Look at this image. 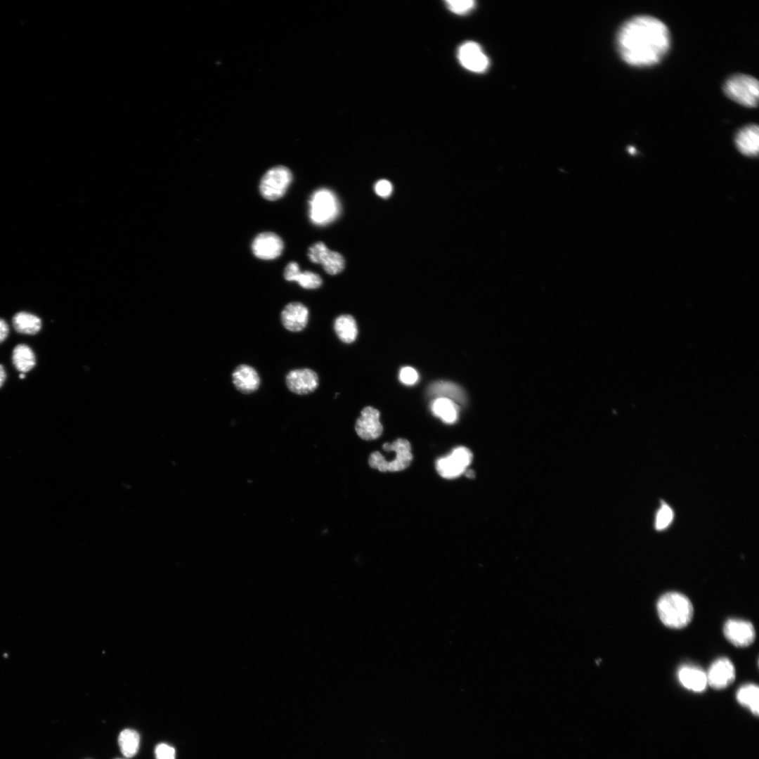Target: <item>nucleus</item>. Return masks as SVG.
<instances>
[{"label":"nucleus","mask_w":759,"mask_h":759,"mask_svg":"<svg viewBox=\"0 0 759 759\" xmlns=\"http://www.w3.org/2000/svg\"><path fill=\"white\" fill-rule=\"evenodd\" d=\"M670 34L667 25L649 15H637L626 20L616 34V46L623 60L631 65L647 66L658 63L668 52Z\"/></svg>","instance_id":"nucleus-1"},{"label":"nucleus","mask_w":759,"mask_h":759,"mask_svg":"<svg viewBox=\"0 0 759 759\" xmlns=\"http://www.w3.org/2000/svg\"><path fill=\"white\" fill-rule=\"evenodd\" d=\"M656 608L661 622L670 628H682L693 617L694 608L691 601L680 592L663 594L659 599Z\"/></svg>","instance_id":"nucleus-2"},{"label":"nucleus","mask_w":759,"mask_h":759,"mask_svg":"<svg viewBox=\"0 0 759 759\" xmlns=\"http://www.w3.org/2000/svg\"><path fill=\"white\" fill-rule=\"evenodd\" d=\"M386 451H394L395 459L386 462L384 457L378 451L372 453L369 457L368 462L371 467L377 469L380 472H399L407 468L412 460L411 446L410 442L405 439H398L391 443H386L382 446Z\"/></svg>","instance_id":"nucleus-3"},{"label":"nucleus","mask_w":759,"mask_h":759,"mask_svg":"<svg viewBox=\"0 0 759 759\" xmlns=\"http://www.w3.org/2000/svg\"><path fill=\"white\" fill-rule=\"evenodd\" d=\"M725 94L734 101L748 107L757 105L758 82L756 78L746 74H735L725 82Z\"/></svg>","instance_id":"nucleus-4"},{"label":"nucleus","mask_w":759,"mask_h":759,"mask_svg":"<svg viewBox=\"0 0 759 759\" xmlns=\"http://www.w3.org/2000/svg\"><path fill=\"white\" fill-rule=\"evenodd\" d=\"M309 217L316 225L323 226L335 220L339 213V205L330 190L320 188L313 192L309 202Z\"/></svg>","instance_id":"nucleus-5"},{"label":"nucleus","mask_w":759,"mask_h":759,"mask_svg":"<svg viewBox=\"0 0 759 759\" xmlns=\"http://www.w3.org/2000/svg\"><path fill=\"white\" fill-rule=\"evenodd\" d=\"M292 181L290 170L276 166L268 170L261 179L259 190L264 198L270 201L282 197Z\"/></svg>","instance_id":"nucleus-6"},{"label":"nucleus","mask_w":759,"mask_h":759,"mask_svg":"<svg viewBox=\"0 0 759 759\" xmlns=\"http://www.w3.org/2000/svg\"><path fill=\"white\" fill-rule=\"evenodd\" d=\"M472 460V452L466 447L460 446L453 449L448 455L437 460L436 469L443 478H457L466 472Z\"/></svg>","instance_id":"nucleus-7"},{"label":"nucleus","mask_w":759,"mask_h":759,"mask_svg":"<svg viewBox=\"0 0 759 759\" xmlns=\"http://www.w3.org/2000/svg\"><path fill=\"white\" fill-rule=\"evenodd\" d=\"M311 261L321 264L330 275L339 273L344 268V259L338 252L330 250L323 242L313 244L309 249Z\"/></svg>","instance_id":"nucleus-8"},{"label":"nucleus","mask_w":759,"mask_h":759,"mask_svg":"<svg viewBox=\"0 0 759 759\" xmlns=\"http://www.w3.org/2000/svg\"><path fill=\"white\" fill-rule=\"evenodd\" d=\"M458 58L464 67L474 72H483L489 65V60L481 47L474 41L462 44L458 48Z\"/></svg>","instance_id":"nucleus-9"},{"label":"nucleus","mask_w":759,"mask_h":759,"mask_svg":"<svg viewBox=\"0 0 759 759\" xmlns=\"http://www.w3.org/2000/svg\"><path fill=\"white\" fill-rule=\"evenodd\" d=\"M725 637L736 647H748L753 643L755 632L751 623L739 619H729L724 625Z\"/></svg>","instance_id":"nucleus-10"},{"label":"nucleus","mask_w":759,"mask_h":759,"mask_svg":"<svg viewBox=\"0 0 759 759\" xmlns=\"http://www.w3.org/2000/svg\"><path fill=\"white\" fill-rule=\"evenodd\" d=\"M254 254L261 259H273L278 257L283 249V242L275 233L264 232L257 235L252 245Z\"/></svg>","instance_id":"nucleus-11"},{"label":"nucleus","mask_w":759,"mask_h":759,"mask_svg":"<svg viewBox=\"0 0 759 759\" xmlns=\"http://www.w3.org/2000/svg\"><path fill=\"white\" fill-rule=\"evenodd\" d=\"M317 373L309 368L292 370L286 376L288 389L297 394H307L314 391L318 386Z\"/></svg>","instance_id":"nucleus-12"},{"label":"nucleus","mask_w":759,"mask_h":759,"mask_svg":"<svg viewBox=\"0 0 759 759\" xmlns=\"http://www.w3.org/2000/svg\"><path fill=\"white\" fill-rule=\"evenodd\" d=\"M708 684L714 689H721L729 686L735 678V668L727 658L715 660L706 673Z\"/></svg>","instance_id":"nucleus-13"},{"label":"nucleus","mask_w":759,"mask_h":759,"mask_svg":"<svg viewBox=\"0 0 759 759\" xmlns=\"http://www.w3.org/2000/svg\"><path fill=\"white\" fill-rule=\"evenodd\" d=\"M355 429L357 434L364 440H372L380 436L382 425L379 422V410L371 406L364 408L356 420Z\"/></svg>","instance_id":"nucleus-14"},{"label":"nucleus","mask_w":759,"mask_h":759,"mask_svg":"<svg viewBox=\"0 0 759 759\" xmlns=\"http://www.w3.org/2000/svg\"><path fill=\"white\" fill-rule=\"evenodd\" d=\"M309 313L307 307L300 302L287 304L281 313L283 326L292 332H299L307 325Z\"/></svg>","instance_id":"nucleus-15"},{"label":"nucleus","mask_w":759,"mask_h":759,"mask_svg":"<svg viewBox=\"0 0 759 759\" xmlns=\"http://www.w3.org/2000/svg\"><path fill=\"white\" fill-rule=\"evenodd\" d=\"M233 383L240 392L249 394L259 387L260 377L252 366L242 364L236 367L232 374Z\"/></svg>","instance_id":"nucleus-16"},{"label":"nucleus","mask_w":759,"mask_h":759,"mask_svg":"<svg viewBox=\"0 0 759 759\" xmlns=\"http://www.w3.org/2000/svg\"><path fill=\"white\" fill-rule=\"evenodd\" d=\"M758 126L750 124L739 129L735 136L737 149L747 156H756L758 153Z\"/></svg>","instance_id":"nucleus-17"},{"label":"nucleus","mask_w":759,"mask_h":759,"mask_svg":"<svg viewBox=\"0 0 759 759\" xmlns=\"http://www.w3.org/2000/svg\"><path fill=\"white\" fill-rule=\"evenodd\" d=\"M677 677L683 687L694 692H702L708 685L706 673L693 665L681 666L677 671Z\"/></svg>","instance_id":"nucleus-18"},{"label":"nucleus","mask_w":759,"mask_h":759,"mask_svg":"<svg viewBox=\"0 0 759 759\" xmlns=\"http://www.w3.org/2000/svg\"><path fill=\"white\" fill-rule=\"evenodd\" d=\"M427 394L434 398L450 399L456 404H464L467 399L465 391L460 386L453 382L443 380L432 383L428 387Z\"/></svg>","instance_id":"nucleus-19"},{"label":"nucleus","mask_w":759,"mask_h":759,"mask_svg":"<svg viewBox=\"0 0 759 759\" xmlns=\"http://www.w3.org/2000/svg\"><path fill=\"white\" fill-rule=\"evenodd\" d=\"M284 278L287 281H296L304 289H316L322 285V279L318 274L308 271L301 272L298 264L294 261L286 266Z\"/></svg>","instance_id":"nucleus-20"},{"label":"nucleus","mask_w":759,"mask_h":759,"mask_svg":"<svg viewBox=\"0 0 759 759\" xmlns=\"http://www.w3.org/2000/svg\"><path fill=\"white\" fill-rule=\"evenodd\" d=\"M431 410L434 415L439 417L446 424L455 422L458 417V404L448 398H434L431 403Z\"/></svg>","instance_id":"nucleus-21"},{"label":"nucleus","mask_w":759,"mask_h":759,"mask_svg":"<svg viewBox=\"0 0 759 759\" xmlns=\"http://www.w3.org/2000/svg\"><path fill=\"white\" fill-rule=\"evenodd\" d=\"M15 330L21 334L33 335L41 328V319L30 313L20 311L14 315L12 319Z\"/></svg>","instance_id":"nucleus-22"},{"label":"nucleus","mask_w":759,"mask_h":759,"mask_svg":"<svg viewBox=\"0 0 759 759\" xmlns=\"http://www.w3.org/2000/svg\"><path fill=\"white\" fill-rule=\"evenodd\" d=\"M13 363L18 371L25 373L32 370L36 363L32 349L25 344H18L13 351Z\"/></svg>","instance_id":"nucleus-23"},{"label":"nucleus","mask_w":759,"mask_h":759,"mask_svg":"<svg viewBox=\"0 0 759 759\" xmlns=\"http://www.w3.org/2000/svg\"><path fill=\"white\" fill-rule=\"evenodd\" d=\"M334 329L343 342L351 343L357 337V325L351 315H341L337 317L334 323Z\"/></svg>","instance_id":"nucleus-24"},{"label":"nucleus","mask_w":759,"mask_h":759,"mask_svg":"<svg viewBox=\"0 0 759 759\" xmlns=\"http://www.w3.org/2000/svg\"><path fill=\"white\" fill-rule=\"evenodd\" d=\"M737 701L748 708L754 714L759 712V689L757 685L748 684L742 686L737 693Z\"/></svg>","instance_id":"nucleus-25"},{"label":"nucleus","mask_w":759,"mask_h":759,"mask_svg":"<svg viewBox=\"0 0 759 759\" xmlns=\"http://www.w3.org/2000/svg\"><path fill=\"white\" fill-rule=\"evenodd\" d=\"M118 741L121 752L125 757L131 758L136 754L140 742L139 734L136 731L131 729L122 730Z\"/></svg>","instance_id":"nucleus-26"},{"label":"nucleus","mask_w":759,"mask_h":759,"mask_svg":"<svg viewBox=\"0 0 759 759\" xmlns=\"http://www.w3.org/2000/svg\"><path fill=\"white\" fill-rule=\"evenodd\" d=\"M673 519V512L672 509L663 502L656 513L655 519L656 529L660 531L666 528L672 522Z\"/></svg>","instance_id":"nucleus-27"},{"label":"nucleus","mask_w":759,"mask_h":759,"mask_svg":"<svg viewBox=\"0 0 759 759\" xmlns=\"http://www.w3.org/2000/svg\"><path fill=\"white\" fill-rule=\"evenodd\" d=\"M446 4L452 12L460 15L468 13L475 6L472 0H449Z\"/></svg>","instance_id":"nucleus-28"},{"label":"nucleus","mask_w":759,"mask_h":759,"mask_svg":"<svg viewBox=\"0 0 759 759\" xmlns=\"http://www.w3.org/2000/svg\"><path fill=\"white\" fill-rule=\"evenodd\" d=\"M419 378L417 372L411 367H403L401 369L399 379L406 385L415 384Z\"/></svg>","instance_id":"nucleus-29"},{"label":"nucleus","mask_w":759,"mask_h":759,"mask_svg":"<svg viewBox=\"0 0 759 759\" xmlns=\"http://www.w3.org/2000/svg\"><path fill=\"white\" fill-rule=\"evenodd\" d=\"M155 753L156 759H175V749L167 744H158Z\"/></svg>","instance_id":"nucleus-30"},{"label":"nucleus","mask_w":759,"mask_h":759,"mask_svg":"<svg viewBox=\"0 0 759 759\" xmlns=\"http://www.w3.org/2000/svg\"><path fill=\"white\" fill-rule=\"evenodd\" d=\"M375 193L380 197H389L392 192V185L387 180H379L375 186Z\"/></svg>","instance_id":"nucleus-31"},{"label":"nucleus","mask_w":759,"mask_h":759,"mask_svg":"<svg viewBox=\"0 0 759 759\" xmlns=\"http://www.w3.org/2000/svg\"><path fill=\"white\" fill-rule=\"evenodd\" d=\"M9 333V327L8 323L4 320L0 318V344L3 342Z\"/></svg>","instance_id":"nucleus-32"},{"label":"nucleus","mask_w":759,"mask_h":759,"mask_svg":"<svg viewBox=\"0 0 759 759\" xmlns=\"http://www.w3.org/2000/svg\"><path fill=\"white\" fill-rule=\"evenodd\" d=\"M6 371L4 370V366L0 364V388L4 384V383L5 380H6Z\"/></svg>","instance_id":"nucleus-33"},{"label":"nucleus","mask_w":759,"mask_h":759,"mask_svg":"<svg viewBox=\"0 0 759 759\" xmlns=\"http://www.w3.org/2000/svg\"><path fill=\"white\" fill-rule=\"evenodd\" d=\"M465 474L469 478H472L474 476V472L472 470L466 471Z\"/></svg>","instance_id":"nucleus-34"},{"label":"nucleus","mask_w":759,"mask_h":759,"mask_svg":"<svg viewBox=\"0 0 759 759\" xmlns=\"http://www.w3.org/2000/svg\"><path fill=\"white\" fill-rule=\"evenodd\" d=\"M19 377H20V379H24V378H25V374H24V373H20V375H19Z\"/></svg>","instance_id":"nucleus-35"}]
</instances>
